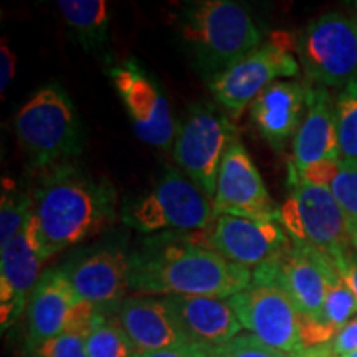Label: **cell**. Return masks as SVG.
Instances as JSON below:
<instances>
[{"instance_id":"20","label":"cell","mask_w":357,"mask_h":357,"mask_svg":"<svg viewBox=\"0 0 357 357\" xmlns=\"http://www.w3.org/2000/svg\"><path fill=\"white\" fill-rule=\"evenodd\" d=\"M307 88L298 82L280 79L250 105L253 124L275 149H283L298 132L306 113Z\"/></svg>"},{"instance_id":"30","label":"cell","mask_w":357,"mask_h":357,"mask_svg":"<svg viewBox=\"0 0 357 357\" xmlns=\"http://www.w3.org/2000/svg\"><path fill=\"white\" fill-rule=\"evenodd\" d=\"M15 66H17V56L12 52L10 45H8V38H2V45H0V95L2 98L6 96V89L10 86L13 77H15Z\"/></svg>"},{"instance_id":"12","label":"cell","mask_w":357,"mask_h":357,"mask_svg":"<svg viewBox=\"0 0 357 357\" xmlns=\"http://www.w3.org/2000/svg\"><path fill=\"white\" fill-rule=\"evenodd\" d=\"M212 202L217 215L280 220V208L238 137L231 139L223 154Z\"/></svg>"},{"instance_id":"22","label":"cell","mask_w":357,"mask_h":357,"mask_svg":"<svg viewBox=\"0 0 357 357\" xmlns=\"http://www.w3.org/2000/svg\"><path fill=\"white\" fill-rule=\"evenodd\" d=\"M289 176L307 184L326 187L336 199L349 223L351 236L357 235V162L352 160H324L296 172L289 167Z\"/></svg>"},{"instance_id":"33","label":"cell","mask_w":357,"mask_h":357,"mask_svg":"<svg viewBox=\"0 0 357 357\" xmlns=\"http://www.w3.org/2000/svg\"><path fill=\"white\" fill-rule=\"evenodd\" d=\"M339 273H341L342 280L346 281V284L349 287V289L354 293L356 300H357V260L354 257L347 258L346 261H342L341 265H337Z\"/></svg>"},{"instance_id":"36","label":"cell","mask_w":357,"mask_h":357,"mask_svg":"<svg viewBox=\"0 0 357 357\" xmlns=\"http://www.w3.org/2000/svg\"><path fill=\"white\" fill-rule=\"evenodd\" d=\"M352 247H354V250H357V235L352 238Z\"/></svg>"},{"instance_id":"8","label":"cell","mask_w":357,"mask_h":357,"mask_svg":"<svg viewBox=\"0 0 357 357\" xmlns=\"http://www.w3.org/2000/svg\"><path fill=\"white\" fill-rule=\"evenodd\" d=\"M293 47L296 48V42H291L288 33L275 35L211 79L212 96L223 109L238 118L270 84L296 77L300 63L293 55Z\"/></svg>"},{"instance_id":"5","label":"cell","mask_w":357,"mask_h":357,"mask_svg":"<svg viewBox=\"0 0 357 357\" xmlns=\"http://www.w3.org/2000/svg\"><path fill=\"white\" fill-rule=\"evenodd\" d=\"M217 220L211 197L185 174L166 169L144 197L128 208L124 222L142 234L171 231L208 236Z\"/></svg>"},{"instance_id":"19","label":"cell","mask_w":357,"mask_h":357,"mask_svg":"<svg viewBox=\"0 0 357 357\" xmlns=\"http://www.w3.org/2000/svg\"><path fill=\"white\" fill-rule=\"evenodd\" d=\"M116 319L136 354L187 344L162 298H124L118 306Z\"/></svg>"},{"instance_id":"35","label":"cell","mask_w":357,"mask_h":357,"mask_svg":"<svg viewBox=\"0 0 357 357\" xmlns=\"http://www.w3.org/2000/svg\"><path fill=\"white\" fill-rule=\"evenodd\" d=\"M339 357H357V351L349 352V354H344V356H339Z\"/></svg>"},{"instance_id":"6","label":"cell","mask_w":357,"mask_h":357,"mask_svg":"<svg viewBox=\"0 0 357 357\" xmlns=\"http://www.w3.org/2000/svg\"><path fill=\"white\" fill-rule=\"evenodd\" d=\"M291 194L280 208V222L293 245L314 250L337 265L352 257L349 223L326 187L289 176Z\"/></svg>"},{"instance_id":"18","label":"cell","mask_w":357,"mask_h":357,"mask_svg":"<svg viewBox=\"0 0 357 357\" xmlns=\"http://www.w3.org/2000/svg\"><path fill=\"white\" fill-rule=\"evenodd\" d=\"M43 260L25 230L0 248V316L2 331L19 319L42 278Z\"/></svg>"},{"instance_id":"28","label":"cell","mask_w":357,"mask_h":357,"mask_svg":"<svg viewBox=\"0 0 357 357\" xmlns=\"http://www.w3.org/2000/svg\"><path fill=\"white\" fill-rule=\"evenodd\" d=\"M205 352H207V357H287V354L266 346L250 333H240L227 344L205 349Z\"/></svg>"},{"instance_id":"26","label":"cell","mask_w":357,"mask_h":357,"mask_svg":"<svg viewBox=\"0 0 357 357\" xmlns=\"http://www.w3.org/2000/svg\"><path fill=\"white\" fill-rule=\"evenodd\" d=\"M32 211V195L7 185L3 181L2 202H0V248L10 243L25 230Z\"/></svg>"},{"instance_id":"4","label":"cell","mask_w":357,"mask_h":357,"mask_svg":"<svg viewBox=\"0 0 357 357\" xmlns=\"http://www.w3.org/2000/svg\"><path fill=\"white\" fill-rule=\"evenodd\" d=\"M15 132L30 166H65L83 146V129L77 109L66 93L47 86L30 98L15 116Z\"/></svg>"},{"instance_id":"29","label":"cell","mask_w":357,"mask_h":357,"mask_svg":"<svg viewBox=\"0 0 357 357\" xmlns=\"http://www.w3.org/2000/svg\"><path fill=\"white\" fill-rule=\"evenodd\" d=\"M38 357H88L84 337L78 334H61L38 347Z\"/></svg>"},{"instance_id":"16","label":"cell","mask_w":357,"mask_h":357,"mask_svg":"<svg viewBox=\"0 0 357 357\" xmlns=\"http://www.w3.org/2000/svg\"><path fill=\"white\" fill-rule=\"evenodd\" d=\"M341 159L336 126V102L323 86H310L305 118L294 134L291 169L296 172L324 162Z\"/></svg>"},{"instance_id":"31","label":"cell","mask_w":357,"mask_h":357,"mask_svg":"<svg viewBox=\"0 0 357 357\" xmlns=\"http://www.w3.org/2000/svg\"><path fill=\"white\" fill-rule=\"evenodd\" d=\"M331 347L337 357L357 351V318L351 319L344 328L339 329L331 341Z\"/></svg>"},{"instance_id":"25","label":"cell","mask_w":357,"mask_h":357,"mask_svg":"<svg viewBox=\"0 0 357 357\" xmlns=\"http://www.w3.org/2000/svg\"><path fill=\"white\" fill-rule=\"evenodd\" d=\"M88 357H134L132 344L118 319L101 318L84 337Z\"/></svg>"},{"instance_id":"15","label":"cell","mask_w":357,"mask_h":357,"mask_svg":"<svg viewBox=\"0 0 357 357\" xmlns=\"http://www.w3.org/2000/svg\"><path fill=\"white\" fill-rule=\"evenodd\" d=\"M187 344L202 349L223 346L242 333V324L229 301L213 296L162 298Z\"/></svg>"},{"instance_id":"11","label":"cell","mask_w":357,"mask_h":357,"mask_svg":"<svg viewBox=\"0 0 357 357\" xmlns=\"http://www.w3.org/2000/svg\"><path fill=\"white\" fill-rule=\"evenodd\" d=\"M109 78L123 100L136 136L159 149L174 144L177 128L171 106L153 77L132 60H126L109 70Z\"/></svg>"},{"instance_id":"1","label":"cell","mask_w":357,"mask_h":357,"mask_svg":"<svg viewBox=\"0 0 357 357\" xmlns=\"http://www.w3.org/2000/svg\"><path fill=\"white\" fill-rule=\"evenodd\" d=\"M114 187L71 166L50 169L32 194L25 234L42 260L105 230L116 217Z\"/></svg>"},{"instance_id":"13","label":"cell","mask_w":357,"mask_h":357,"mask_svg":"<svg viewBox=\"0 0 357 357\" xmlns=\"http://www.w3.org/2000/svg\"><path fill=\"white\" fill-rule=\"evenodd\" d=\"M208 247L250 270L283 258L293 243L280 220L217 215Z\"/></svg>"},{"instance_id":"10","label":"cell","mask_w":357,"mask_h":357,"mask_svg":"<svg viewBox=\"0 0 357 357\" xmlns=\"http://www.w3.org/2000/svg\"><path fill=\"white\" fill-rule=\"evenodd\" d=\"M234 137L229 118L212 105H195L174 137L172 158L181 172L212 200L223 154Z\"/></svg>"},{"instance_id":"7","label":"cell","mask_w":357,"mask_h":357,"mask_svg":"<svg viewBox=\"0 0 357 357\" xmlns=\"http://www.w3.org/2000/svg\"><path fill=\"white\" fill-rule=\"evenodd\" d=\"M276 261L255 268L252 283L227 301L245 331L283 354H291L305 347L301 314L276 280Z\"/></svg>"},{"instance_id":"32","label":"cell","mask_w":357,"mask_h":357,"mask_svg":"<svg viewBox=\"0 0 357 357\" xmlns=\"http://www.w3.org/2000/svg\"><path fill=\"white\" fill-rule=\"evenodd\" d=\"M134 357H207V352L202 347H197L194 344H181L166 347V349L134 354Z\"/></svg>"},{"instance_id":"17","label":"cell","mask_w":357,"mask_h":357,"mask_svg":"<svg viewBox=\"0 0 357 357\" xmlns=\"http://www.w3.org/2000/svg\"><path fill=\"white\" fill-rule=\"evenodd\" d=\"M79 298L65 270L42 275L26 307V344L37 351L50 339L65 334L70 314Z\"/></svg>"},{"instance_id":"9","label":"cell","mask_w":357,"mask_h":357,"mask_svg":"<svg viewBox=\"0 0 357 357\" xmlns=\"http://www.w3.org/2000/svg\"><path fill=\"white\" fill-rule=\"evenodd\" d=\"M316 86H344L357 78V20L341 12L319 15L300 33L294 48Z\"/></svg>"},{"instance_id":"23","label":"cell","mask_w":357,"mask_h":357,"mask_svg":"<svg viewBox=\"0 0 357 357\" xmlns=\"http://www.w3.org/2000/svg\"><path fill=\"white\" fill-rule=\"evenodd\" d=\"M56 6L86 50L105 45L109 30V6L106 0H60Z\"/></svg>"},{"instance_id":"14","label":"cell","mask_w":357,"mask_h":357,"mask_svg":"<svg viewBox=\"0 0 357 357\" xmlns=\"http://www.w3.org/2000/svg\"><path fill=\"white\" fill-rule=\"evenodd\" d=\"M339 276L331 258L296 245L276 261V280L287 289L303 319H321L329 284Z\"/></svg>"},{"instance_id":"21","label":"cell","mask_w":357,"mask_h":357,"mask_svg":"<svg viewBox=\"0 0 357 357\" xmlns=\"http://www.w3.org/2000/svg\"><path fill=\"white\" fill-rule=\"evenodd\" d=\"M129 268L131 258L116 250H106L86 257L66 273L79 300L105 310L121 301L129 289Z\"/></svg>"},{"instance_id":"24","label":"cell","mask_w":357,"mask_h":357,"mask_svg":"<svg viewBox=\"0 0 357 357\" xmlns=\"http://www.w3.org/2000/svg\"><path fill=\"white\" fill-rule=\"evenodd\" d=\"M336 126L341 159L357 162V78L344 84L336 98Z\"/></svg>"},{"instance_id":"2","label":"cell","mask_w":357,"mask_h":357,"mask_svg":"<svg viewBox=\"0 0 357 357\" xmlns=\"http://www.w3.org/2000/svg\"><path fill=\"white\" fill-rule=\"evenodd\" d=\"M252 283L248 268L194 242V235L166 236L131 257L129 289L136 296L227 298Z\"/></svg>"},{"instance_id":"27","label":"cell","mask_w":357,"mask_h":357,"mask_svg":"<svg viewBox=\"0 0 357 357\" xmlns=\"http://www.w3.org/2000/svg\"><path fill=\"white\" fill-rule=\"evenodd\" d=\"M357 314V300L354 293L351 291L349 287L346 284V281L342 280V276H339L337 280H334L329 284L328 294H326V300L323 305V311H321V319L319 323H323L329 331L334 333L336 336L337 331L341 328L349 323L351 319H354Z\"/></svg>"},{"instance_id":"34","label":"cell","mask_w":357,"mask_h":357,"mask_svg":"<svg viewBox=\"0 0 357 357\" xmlns=\"http://www.w3.org/2000/svg\"><path fill=\"white\" fill-rule=\"evenodd\" d=\"M287 357H337L333 352L331 342L323 346H314V347H303V349L287 354Z\"/></svg>"},{"instance_id":"3","label":"cell","mask_w":357,"mask_h":357,"mask_svg":"<svg viewBox=\"0 0 357 357\" xmlns=\"http://www.w3.org/2000/svg\"><path fill=\"white\" fill-rule=\"evenodd\" d=\"M181 35L208 82L261 45L263 35L245 7L230 0H205L184 8Z\"/></svg>"}]
</instances>
